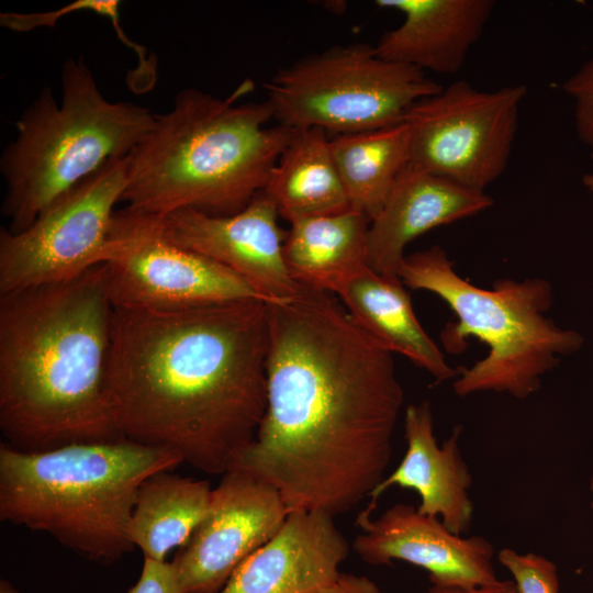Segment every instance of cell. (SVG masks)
Here are the masks:
<instances>
[{
  "label": "cell",
  "instance_id": "obj_23",
  "mask_svg": "<svg viewBox=\"0 0 593 593\" xmlns=\"http://www.w3.org/2000/svg\"><path fill=\"white\" fill-rule=\"evenodd\" d=\"M329 145L350 208L371 222L410 164L406 124L333 135Z\"/></svg>",
  "mask_w": 593,
  "mask_h": 593
},
{
  "label": "cell",
  "instance_id": "obj_21",
  "mask_svg": "<svg viewBox=\"0 0 593 593\" xmlns=\"http://www.w3.org/2000/svg\"><path fill=\"white\" fill-rule=\"evenodd\" d=\"M262 192L289 223L351 209L329 135L317 127L294 130Z\"/></svg>",
  "mask_w": 593,
  "mask_h": 593
},
{
  "label": "cell",
  "instance_id": "obj_11",
  "mask_svg": "<svg viewBox=\"0 0 593 593\" xmlns=\"http://www.w3.org/2000/svg\"><path fill=\"white\" fill-rule=\"evenodd\" d=\"M161 219L127 206L115 211L104 262L112 306L176 311L265 301L235 272L172 243L164 233Z\"/></svg>",
  "mask_w": 593,
  "mask_h": 593
},
{
  "label": "cell",
  "instance_id": "obj_29",
  "mask_svg": "<svg viewBox=\"0 0 593 593\" xmlns=\"http://www.w3.org/2000/svg\"><path fill=\"white\" fill-rule=\"evenodd\" d=\"M0 593H19L16 589L7 580L0 581Z\"/></svg>",
  "mask_w": 593,
  "mask_h": 593
},
{
  "label": "cell",
  "instance_id": "obj_31",
  "mask_svg": "<svg viewBox=\"0 0 593 593\" xmlns=\"http://www.w3.org/2000/svg\"><path fill=\"white\" fill-rule=\"evenodd\" d=\"M589 489L593 493V463H592V469H591V475L589 479Z\"/></svg>",
  "mask_w": 593,
  "mask_h": 593
},
{
  "label": "cell",
  "instance_id": "obj_15",
  "mask_svg": "<svg viewBox=\"0 0 593 593\" xmlns=\"http://www.w3.org/2000/svg\"><path fill=\"white\" fill-rule=\"evenodd\" d=\"M333 517L322 511H290L220 593H313L336 582L349 544Z\"/></svg>",
  "mask_w": 593,
  "mask_h": 593
},
{
  "label": "cell",
  "instance_id": "obj_10",
  "mask_svg": "<svg viewBox=\"0 0 593 593\" xmlns=\"http://www.w3.org/2000/svg\"><path fill=\"white\" fill-rule=\"evenodd\" d=\"M127 157L108 163L47 206L25 230H0V294L71 280L107 260Z\"/></svg>",
  "mask_w": 593,
  "mask_h": 593
},
{
  "label": "cell",
  "instance_id": "obj_19",
  "mask_svg": "<svg viewBox=\"0 0 593 593\" xmlns=\"http://www.w3.org/2000/svg\"><path fill=\"white\" fill-rule=\"evenodd\" d=\"M351 317L392 354L409 358L436 382L458 376L418 322L400 278H388L370 267L337 294Z\"/></svg>",
  "mask_w": 593,
  "mask_h": 593
},
{
  "label": "cell",
  "instance_id": "obj_14",
  "mask_svg": "<svg viewBox=\"0 0 593 593\" xmlns=\"http://www.w3.org/2000/svg\"><path fill=\"white\" fill-rule=\"evenodd\" d=\"M356 524L361 532L353 549L366 563L404 561L427 571L430 584L441 588L469 590L499 580L494 548L486 538L457 535L413 505L396 503L374 519L360 512Z\"/></svg>",
  "mask_w": 593,
  "mask_h": 593
},
{
  "label": "cell",
  "instance_id": "obj_32",
  "mask_svg": "<svg viewBox=\"0 0 593 593\" xmlns=\"http://www.w3.org/2000/svg\"><path fill=\"white\" fill-rule=\"evenodd\" d=\"M590 507H591V510L593 511V500H592L591 503H590Z\"/></svg>",
  "mask_w": 593,
  "mask_h": 593
},
{
  "label": "cell",
  "instance_id": "obj_20",
  "mask_svg": "<svg viewBox=\"0 0 593 593\" xmlns=\"http://www.w3.org/2000/svg\"><path fill=\"white\" fill-rule=\"evenodd\" d=\"M369 219L354 209L290 223L283 258L292 279L337 295L369 267Z\"/></svg>",
  "mask_w": 593,
  "mask_h": 593
},
{
  "label": "cell",
  "instance_id": "obj_22",
  "mask_svg": "<svg viewBox=\"0 0 593 593\" xmlns=\"http://www.w3.org/2000/svg\"><path fill=\"white\" fill-rule=\"evenodd\" d=\"M211 495L206 480L171 471L148 477L137 491L128 525L131 542L144 558L165 561L170 550L187 544L205 516Z\"/></svg>",
  "mask_w": 593,
  "mask_h": 593
},
{
  "label": "cell",
  "instance_id": "obj_30",
  "mask_svg": "<svg viewBox=\"0 0 593 593\" xmlns=\"http://www.w3.org/2000/svg\"><path fill=\"white\" fill-rule=\"evenodd\" d=\"M591 157L593 159V149L591 153ZM582 183L589 191L593 192V172L584 175L582 178Z\"/></svg>",
  "mask_w": 593,
  "mask_h": 593
},
{
  "label": "cell",
  "instance_id": "obj_5",
  "mask_svg": "<svg viewBox=\"0 0 593 593\" xmlns=\"http://www.w3.org/2000/svg\"><path fill=\"white\" fill-rule=\"evenodd\" d=\"M181 463L174 449L125 438L42 452L1 443L0 519L112 563L134 549L128 525L141 484Z\"/></svg>",
  "mask_w": 593,
  "mask_h": 593
},
{
  "label": "cell",
  "instance_id": "obj_2",
  "mask_svg": "<svg viewBox=\"0 0 593 593\" xmlns=\"http://www.w3.org/2000/svg\"><path fill=\"white\" fill-rule=\"evenodd\" d=\"M268 303L112 306L105 393L119 434L224 474L267 407Z\"/></svg>",
  "mask_w": 593,
  "mask_h": 593
},
{
  "label": "cell",
  "instance_id": "obj_1",
  "mask_svg": "<svg viewBox=\"0 0 593 593\" xmlns=\"http://www.w3.org/2000/svg\"><path fill=\"white\" fill-rule=\"evenodd\" d=\"M268 316L267 407L233 468L275 486L289 511H350L390 463L404 402L393 354L331 292L299 284Z\"/></svg>",
  "mask_w": 593,
  "mask_h": 593
},
{
  "label": "cell",
  "instance_id": "obj_17",
  "mask_svg": "<svg viewBox=\"0 0 593 593\" xmlns=\"http://www.w3.org/2000/svg\"><path fill=\"white\" fill-rule=\"evenodd\" d=\"M493 205V199L440 176L407 166L380 213L370 222L368 265L377 273L399 278L409 243L426 232Z\"/></svg>",
  "mask_w": 593,
  "mask_h": 593
},
{
  "label": "cell",
  "instance_id": "obj_4",
  "mask_svg": "<svg viewBox=\"0 0 593 593\" xmlns=\"http://www.w3.org/2000/svg\"><path fill=\"white\" fill-rule=\"evenodd\" d=\"M251 86L227 98L179 91L127 156L126 206L157 216L183 209L226 216L262 192L294 130L268 125L267 101L237 103Z\"/></svg>",
  "mask_w": 593,
  "mask_h": 593
},
{
  "label": "cell",
  "instance_id": "obj_26",
  "mask_svg": "<svg viewBox=\"0 0 593 593\" xmlns=\"http://www.w3.org/2000/svg\"><path fill=\"white\" fill-rule=\"evenodd\" d=\"M127 593H182L171 562L144 558L137 583Z\"/></svg>",
  "mask_w": 593,
  "mask_h": 593
},
{
  "label": "cell",
  "instance_id": "obj_9",
  "mask_svg": "<svg viewBox=\"0 0 593 593\" xmlns=\"http://www.w3.org/2000/svg\"><path fill=\"white\" fill-rule=\"evenodd\" d=\"M524 85L493 91L458 80L413 104L403 122L410 166L484 191L505 170Z\"/></svg>",
  "mask_w": 593,
  "mask_h": 593
},
{
  "label": "cell",
  "instance_id": "obj_6",
  "mask_svg": "<svg viewBox=\"0 0 593 593\" xmlns=\"http://www.w3.org/2000/svg\"><path fill=\"white\" fill-rule=\"evenodd\" d=\"M155 116L133 102L108 100L83 57H69L61 68L60 102L45 86L15 122L16 137L2 150L7 228L25 230L59 197L108 163L127 157Z\"/></svg>",
  "mask_w": 593,
  "mask_h": 593
},
{
  "label": "cell",
  "instance_id": "obj_8",
  "mask_svg": "<svg viewBox=\"0 0 593 593\" xmlns=\"http://www.w3.org/2000/svg\"><path fill=\"white\" fill-rule=\"evenodd\" d=\"M265 89L278 124L339 135L399 124L413 104L443 86L418 68L383 59L373 45L353 43L296 60Z\"/></svg>",
  "mask_w": 593,
  "mask_h": 593
},
{
  "label": "cell",
  "instance_id": "obj_16",
  "mask_svg": "<svg viewBox=\"0 0 593 593\" xmlns=\"http://www.w3.org/2000/svg\"><path fill=\"white\" fill-rule=\"evenodd\" d=\"M461 427L439 446L434 435L430 403L410 404L404 414L406 452L399 466L370 493L365 512L371 515L378 499L391 486L414 490L421 503L417 511L441 519L457 535L466 534L473 518L469 495L472 477L459 448Z\"/></svg>",
  "mask_w": 593,
  "mask_h": 593
},
{
  "label": "cell",
  "instance_id": "obj_7",
  "mask_svg": "<svg viewBox=\"0 0 593 593\" xmlns=\"http://www.w3.org/2000/svg\"><path fill=\"white\" fill-rule=\"evenodd\" d=\"M399 278L413 290L436 294L455 313L457 321L440 334L445 349L460 353L469 337L488 347L484 358L458 369L454 391L459 396L493 391L527 399L560 357L577 353L584 343L579 332L546 316L553 294L544 278L499 279L491 289L479 288L458 275L438 245L406 255Z\"/></svg>",
  "mask_w": 593,
  "mask_h": 593
},
{
  "label": "cell",
  "instance_id": "obj_3",
  "mask_svg": "<svg viewBox=\"0 0 593 593\" xmlns=\"http://www.w3.org/2000/svg\"><path fill=\"white\" fill-rule=\"evenodd\" d=\"M112 302L105 264L0 294V429L42 452L122 439L105 393Z\"/></svg>",
  "mask_w": 593,
  "mask_h": 593
},
{
  "label": "cell",
  "instance_id": "obj_18",
  "mask_svg": "<svg viewBox=\"0 0 593 593\" xmlns=\"http://www.w3.org/2000/svg\"><path fill=\"white\" fill-rule=\"evenodd\" d=\"M403 14L374 45L383 59L450 75L463 65L490 19L492 0H378Z\"/></svg>",
  "mask_w": 593,
  "mask_h": 593
},
{
  "label": "cell",
  "instance_id": "obj_27",
  "mask_svg": "<svg viewBox=\"0 0 593 593\" xmlns=\"http://www.w3.org/2000/svg\"><path fill=\"white\" fill-rule=\"evenodd\" d=\"M313 593H381L379 586L366 575L342 573L336 582Z\"/></svg>",
  "mask_w": 593,
  "mask_h": 593
},
{
  "label": "cell",
  "instance_id": "obj_28",
  "mask_svg": "<svg viewBox=\"0 0 593 593\" xmlns=\"http://www.w3.org/2000/svg\"><path fill=\"white\" fill-rule=\"evenodd\" d=\"M419 593H516L515 586L512 580H497L495 583L474 588V589H459V588H441L432 585Z\"/></svg>",
  "mask_w": 593,
  "mask_h": 593
},
{
  "label": "cell",
  "instance_id": "obj_25",
  "mask_svg": "<svg viewBox=\"0 0 593 593\" xmlns=\"http://www.w3.org/2000/svg\"><path fill=\"white\" fill-rule=\"evenodd\" d=\"M562 88L574 101L577 135L593 149V58L582 64Z\"/></svg>",
  "mask_w": 593,
  "mask_h": 593
},
{
  "label": "cell",
  "instance_id": "obj_24",
  "mask_svg": "<svg viewBox=\"0 0 593 593\" xmlns=\"http://www.w3.org/2000/svg\"><path fill=\"white\" fill-rule=\"evenodd\" d=\"M497 560L512 574L516 593H559L557 567L544 556L507 547L497 552Z\"/></svg>",
  "mask_w": 593,
  "mask_h": 593
},
{
  "label": "cell",
  "instance_id": "obj_13",
  "mask_svg": "<svg viewBox=\"0 0 593 593\" xmlns=\"http://www.w3.org/2000/svg\"><path fill=\"white\" fill-rule=\"evenodd\" d=\"M272 200L260 192L242 211L226 216L183 209L163 216L165 235L248 282L267 302L292 298L298 289L283 258L286 233Z\"/></svg>",
  "mask_w": 593,
  "mask_h": 593
},
{
  "label": "cell",
  "instance_id": "obj_12",
  "mask_svg": "<svg viewBox=\"0 0 593 593\" xmlns=\"http://www.w3.org/2000/svg\"><path fill=\"white\" fill-rule=\"evenodd\" d=\"M289 508L271 484L240 468L212 490L209 510L171 563L182 593H220L281 527Z\"/></svg>",
  "mask_w": 593,
  "mask_h": 593
}]
</instances>
